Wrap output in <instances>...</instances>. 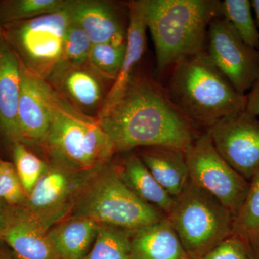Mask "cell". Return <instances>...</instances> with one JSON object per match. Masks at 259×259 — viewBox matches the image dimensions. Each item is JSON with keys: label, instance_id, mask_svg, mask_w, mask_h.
<instances>
[{"label": "cell", "instance_id": "6da1fadb", "mask_svg": "<svg viewBox=\"0 0 259 259\" xmlns=\"http://www.w3.org/2000/svg\"><path fill=\"white\" fill-rule=\"evenodd\" d=\"M97 120L116 152L139 147L185 151L197 137L195 127L154 80L133 76L120 98Z\"/></svg>", "mask_w": 259, "mask_h": 259}, {"label": "cell", "instance_id": "7a4b0ae2", "mask_svg": "<svg viewBox=\"0 0 259 259\" xmlns=\"http://www.w3.org/2000/svg\"><path fill=\"white\" fill-rule=\"evenodd\" d=\"M166 90L172 103L194 126L207 129L227 116L245 110L246 95L235 90L206 51L174 65Z\"/></svg>", "mask_w": 259, "mask_h": 259}, {"label": "cell", "instance_id": "3957f363", "mask_svg": "<svg viewBox=\"0 0 259 259\" xmlns=\"http://www.w3.org/2000/svg\"><path fill=\"white\" fill-rule=\"evenodd\" d=\"M158 72L205 51L209 24L221 16L218 0H142Z\"/></svg>", "mask_w": 259, "mask_h": 259}, {"label": "cell", "instance_id": "277c9868", "mask_svg": "<svg viewBox=\"0 0 259 259\" xmlns=\"http://www.w3.org/2000/svg\"><path fill=\"white\" fill-rule=\"evenodd\" d=\"M49 105L50 127L42 144L51 163L78 171H97L110 163L115 149L97 119L71 105L52 87Z\"/></svg>", "mask_w": 259, "mask_h": 259}, {"label": "cell", "instance_id": "5b68a950", "mask_svg": "<svg viewBox=\"0 0 259 259\" xmlns=\"http://www.w3.org/2000/svg\"><path fill=\"white\" fill-rule=\"evenodd\" d=\"M71 215L83 216L131 233L166 217L133 192L110 163L90 179Z\"/></svg>", "mask_w": 259, "mask_h": 259}, {"label": "cell", "instance_id": "8992f818", "mask_svg": "<svg viewBox=\"0 0 259 259\" xmlns=\"http://www.w3.org/2000/svg\"><path fill=\"white\" fill-rule=\"evenodd\" d=\"M166 218L190 259H199L233 233L232 213L190 180Z\"/></svg>", "mask_w": 259, "mask_h": 259}, {"label": "cell", "instance_id": "52a82bcc", "mask_svg": "<svg viewBox=\"0 0 259 259\" xmlns=\"http://www.w3.org/2000/svg\"><path fill=\"white\" fill-rule=\"evenodd\" d=\"M185 156L191 182L214 196L235 218L248 194L249 182L223 159L207 132L194 140Z\"/></svg>", "mask_w": 259, "mask_h": 259}, {"label": "cell", "instance_id": "ba28073f", "mask_svg": "<svg viewBox=\"0 0 259 259\" xmlns=\"http://www.w3.org/2000/svg\"><path fill=\"white\" fill-rule=\"evenodd\" d=\"M68 10L15 24L11 37L30 71L47 80L63 61V46L71 23Z\"/></svg>", "mask_w": 259, "mask_h": 259}, {"label": "cell", "instance_id": "9c48e42d", "mask_svg": "<svg viewBox=\"0 0 259 259\" xmlns=\"http://www.w3.org/2000/svg\"><path fill=\"white\" fill-rule=\"evenodd\" d=\"M97 171H74L49 162L23 207L49 231L71 215L83 189Z\"/></svg>", "mask_w": 259, "mask_h": 259}, {"label": "cell", "instance_id": "30bf717a", "mask_svg": "<svg viewBox=\"0 0 259 259\" xmlns=\"http://www.w3.org/2000/svg\"><path fill=\"white\" fill-rule=\"evenodd\" d=\"M207 44L205 51L213 64L238 93L245 95L259 78V50L247 45L222 16L209 24Z\"/></svg>", "mask_w": 259, "mask_h": 259}, {"label": "cell", "instance_id": "8fae6325", "mask_svg": "<svg viewBox=\"0 0 259 259\" xmlns=\"http://www.w3.org/2000/svg\"><path fill=\"white\" fill-rule=\"evenodd\" d=\"M213 146L249 182L259 170V118L245 111L227 116L207 129Z\"/></svg>", "mask_w": 259, "mask_h": 259}, {"label": "cell", "instance_id": "7c38bea8", "mask_svg": "<svg viewBox=\"0 0 259 259\" xmlns=\"http://www.w3.org/2000/svg\"><path fill=\"white\" fill-rule=\"evenodd\" d=\"M0 240L18 259H59L48 230L23 206L6 207Z\"/></svg>", "mask_w": 259, "mask_h": 259}, {"label": "cell", "instance_id": "4fadbf2b", "mask_svg": "<svg viewBox=\"0 0 259 259\" xmlns=\"http://www.w3.org/2000/svg\"><path fill=\"white\" fill-rule=\"evenodd\" d=\"M21 93L19 100L18 122L23 141L44 142L51 123L47 80L30 71L22 62Z\"/></svg>", "mask_w": 259, "mask_h": 259}, {"label": "cell", "instance_id": "5bb4252c", "mask_svg": "<svg viewBox=\"0 0 259 259\" xmlns=\"http://www.w3.org/2000/svg\"><path fill=\"white\" fill-rule=\"evenodd\" d=\"M71 21L77 24L93 44L126 42L125 26L118 8L97 0H71L67 8Z\"/></svg>", "mask_w": 259, "mask_h": 259}, {"label": "cell", "instance_id": "9a60e30c", "mask_svg": "<svg viewBox=\"0 0 259 259\" xmlns=\"http://www.w3.org/2000/svg\"><path fill=\"white\" fill-rule=\"evenodd\" d=\"M47 79L61 96L84 113L97 108L99 112L106 96L102 79L86 66H74L62 61Z\"/></svg>", "mask_w": 259, "mask_h": 259}, {"label": "cell", "instance_id": "2e32d148", "mask_svg": "<svg viewBox=\"0 0 259 259\" xmlns=\"http://www.w3.org/2000/svg\"><path fill=\"white\" fill-rule=\"evenodd\" d=\"M22 80L20 57L9 42L0 39V130L14 144L23 143L18 122Z\"/></svg>", "mask_w": 259, "mask_h": 259}, {"label": "cell", "instance_id": "e0dca14e", "mask_svg": "<svg viewBox=\"0 0 259 259\" xmlns=\"http://www.w3.org/2000/svg\"><path fill=\"white\" fill-rule=\"evenodd\" d=\"M127 10L128 19L125 59L120 74L107 92L97 115L106 111L120 98L132 79L135 69L146 51L148 28L142 0L130 2Z\"/></svg>", "mask_w": 259, "mask_h": 259}, {"label": "cell", "instance_id": "ac0fdd59", "mask_svg": "<svg viewBox=\"0 0 259 259\" xmlns=\"http://www.w3.org/2000/svg\"><path fill=\"white\" fill-rule=\"evenodd\" d=\"M131 235V259H190L166 217Z\"/></svg>", "mask_w": 259, "mask_h": 259}, {"label": "cell", "instance_id": "d6986e66", "mask_svg": "<svg viewBox=\"0 0 259 259\" xmlns=\"http://www.w3.org/2000/svg\"><path fill=\"white\" fill-rule=\"evenodd\" d=\"M98 225L89 218L70 215L49 228L48 235L59 259H83L95 242Z\"/></svg>", "mask_w": 259, "mask_h": 259}, {"label": "cell", "instance_id": "ffe728a7", "mask_svg": "<svg viewBox=\"0 0 259 259\" xmlns=\"http://www.w3.org/2000/svg\"><path fill=\"white\" fill-rule=\"evenodd\" d=\"M141 160L160 185L174 198L190 180L185 151L165 147L146 148Z\"/></svg>", "mask_w": 259, "mask_h": 259}, {"label": "cell", "instance_id": "44dd1931", "mask_svg": "<svg viewBox=\"0 0 259 259\" xmlns=\"http://www.w3.org/2000/svg\"><path fill=\"white\" fill-rule=\"evenodd\" d=\"M116 168L121 180L133 192L167 217L171 212L175 199L160 185L141 158L130 156Z\"/></svg>", "mask_w": 259, "mask_h": 259}, {"label": "cell", "instance_id": "7402d4cb", "mask_svg": "<svg viewBox=\"0 0 259 259\" xmlns=\"http://www.w3.org/2000/svg\"><path fill=\"white\" fill-rule=\"evenodd\" d=\"M83 259H131V233L99 224L95 242Z\"/></svg>", "mask_w": 259, "mask_h": 259}, {"label": "cell", "instance_id": "603a6c76", "mask_svg": "<svg viewBox=\"0 0 259 259\" xmlns=\"http://www.w3.org/2000/svg\"><path fill=\"white\" fill-rule=\"evenodd\" d=\"M71 0H10L0 6V21L20 23L67 9Z\"/></svg>", "mask_w": 259, "mask_h": 259}, {"label": "cell", "instance_id": "cb8c5ba5", "mask_svg": "<svg viewBox=\"0 0 259 259\" xmlns=\"http://www.w3.org/2000/svg\"><path fill=\"white\" fill-rule=\"evenodd\" d=\"M232 235L248 245L259 240V170L250 181L244 202L233 220Z\"/></svg>", "mask_w": 259, "mask_h": 259}, {"label": "cell", "instance_id": "d4e9b609", "mask_svg": "<svg viewBox=\"0 0 259 259\" xmlns=\"http://www.w3.org/2000/svg\"><path fill=\"white\" fill-rule=\"evenodd\" d=\"M251 9V2L248 0L221 2V16L229 22L247 45L259 50V32Z\"/></svg>", "mask_w": 259, "mask_h": 259}, {"label": "cell", "instance_id": "484cf974", "mask_svg": "<svg viewBox=\"0 0 259 259\" xmlns=\"http://www.w3.org/2000/svg\"><path fill=\"white\" fill-rule=\"evenodd\" d=\"M126 51V42L93 44L88 66L102 79L115 81L120 74Z\"/></svg>", "mask_w": 259, "mask_h": 259}, {"label": "cell", "instance_id": "4316f807", "mask_svg": "<svg viewBox=\"0 0 259 259\" xmlns=\"http://www.w3.org/2000/svg\"><path fill=\"white\" fill-rule=\"evenodd\" d=\"M13 160L17 174L29 196L45 171L47 163L37 157L22 142L14 144Z\"/></svg>", "mask_w": 259, "mask_h": 259}, {"label": "cell", "instance_id": "83f0119b", "mask_svg": "<svg viewBox=\"0 0 259 259\" xmlns=\"http://www.w3.org/2000/svg\"><path fill=\"white\" fill-rule=\"evenodd\" d=\"M93 45L90 37L82 28L71 21L65 35L63 61L74 66H88Z\"/></svg>", "mask_w": 259, "mask_h": 259}, {"label": "cell", "instance_id": "f1b7e54d", "mask_svg": "<svg viewBox=\"0 0 259 259\" xmlns=\"http://www.w3.org/2000/svg\"><path fill=\"white\" fill-rule=\"evenodd\" d=\"M28 199L14 163L0 158V202L6 207H20Z\"/></svg>", "mask_w": 259, "mask_h": 259}, {"label": "cell", "instance_id": "f546056e", "mask_svg": "<svg viewBox=\"0 0 259 259\" xmlns=\"http://www.w3.org/2000/svg\"><path fill=\"white\" fill-rule=\"evenodd\" d=\"M199 259H255L248 243L232 236L209 250Z\"/></svg>", "mask_w": 259, "mask_h": 259}, {"label": "cell", "instance_id": "4dcf8cb0", "mask_svg": "<svg viewBox=\"0 0 259 259\" xmlns=\"http://www.w3.org/2000/svg\"><path fill=\"white\" fill-rule=\"evenodd\" d=\"M245 111L259 117V78L246 95Z\"/></svg>", "mask_w": 259, "mask_h": 259}, {"label": "cell", "instance_id": "1f68e13d", "mask_svg": "<svg viewBox=\"0 0 259 259\" xmlns=\"http://www.w3.org/2000/svg\"><path fill=\"white\" fill-rule=\"evenodd\" d=\"M0 259H18L13 252L0 248Z\"/></svg>", "mask_w": 259, "mask_h": 259}, {"label": "cell", "instance_id": "d6a6232c", "mask_svg": "<svg viewBox=\"0 0 259 259\" xmlns=\"http://www.w3.org/2000/svg\"><path fill=\"white\" fill-rule=\"evenodd\" d=\"M251 5L252 8L255 10L257 21H258L259 26V0H253V1H251Z\"/></svg>", "mask_w": 259, "mask_h": 259}, {"label": "cell", "instance_id": "836d02e7", "mask_svg": "<svg viewBox=\"0 0 259 259\" xmlns=\"http://www.w3.org/2000/svg\"><path fill=\"white\" fill-rule=\"evenodd\" d=\"M252 252L255 259H259V242L252 246Z\"/></svg>", "mask_w": 259, "mask_h": 259}, {"label": "cell", "instance_id": "e575fe53", "mask_svg": "<svg viewBox=\"0 0 259 259\" xmlns=\"http://www.w3.org/2000/svg\"><path fill=\"white\" fill-rule=\"evenodd\" d=\"M5 209H6V206H5L4 204H3L0 202V226H1L2 222H3Z\"/></svg>", "mask_w": 259, "mask_h": 259}, {"label": "cell", "instance_id": "d590c367", "mask_svg": "<svg viewBox=\"0 0 259 259\" xmlns=\"http://www.w3.org/2000/svg\"><path fill=\"white\" fill-rule=\"evenodd\" d=\"M3 38V32L2 29L1 25H0V39Z\"/></svg>", "mask_w": 259, "mask_h": 259}]
</instances>
